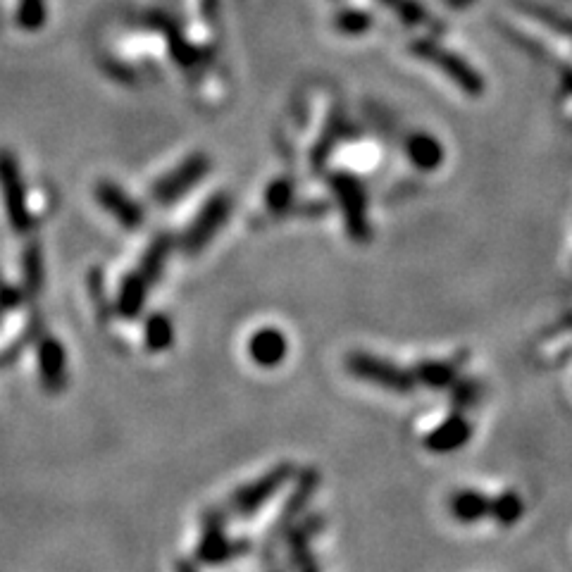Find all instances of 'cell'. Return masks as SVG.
<instances>
[{
  "mask_svg": "<svg viewBox=\"0 0 572 572\" xmlns=\"http://www.w3.org/2000/svg\"><path fill=\"white\" fill-rule=\"evenodd\" d=\"M410 53H413L418 60L427 62V65L437 67L451 84H456L458 89L468 93V96L480 98L484 93L482 74L477 72L468 60H463L458 53L449 51V48H444L441 43L432 39H415L410 43Z\"/></svg>",
  "mask_w": 572,
  "mask_h": 572,
  "instance_id": "obj_1",
  "label": "cell"
},
{
  "mask_svg": "<svg viewBox=\"0 0 572 572\" xmlns=\"http://www.w3.org/2000/svg\"><path fill=\"white\" fill-rule=\"evenodd\" d=\"M346 368L351 370V375H356L360 379H368L370 384H377V387L389 389V391H406L413 389L415 379L410 372L401 370L399 365H394L391 360L370 356V353H351L346 360Z\"/></svg>",
  "mask_w": 572,
  "mask_h": 572,
  "instance_id": "obj_2",
  "label": "cell"
},
{
  "mask_svg": "<svg viewBox=\"0 0 572 572\" xmlns=\"http://www.w3.org/2000/svg\"><path fill=\"white\" fill-rule=\"evenodd\" d=\"M229 210H232V201L225 194H217L205 203V208L196 215V220L191 222V227L182 236V251L186 256H198L215 239L217 232L227 222Z\"/></svg>",
  "mask_w": 572,
  "mask_h": 572,
  "instance_id": "obj_3",
  "label": "cell"
},
{
  "mask_svg": "<svg viewBox=\"0 0 572 572\" xmlns=\"http://www.w3.org/2000/svg\"><path fill=\"white\" fill-rule=\"evenodd\" d=\"M0 186H3L5 208H8V220L15 234H27L31 227V215L27 208V194H24V182L17 170L15 158L8 151L0 153Z\"/></svg>",
  "mask_w": 572,
  "mask_h": 572,
  "instance_id": "obj_4",
  "label": "cell"
},
{
  "mask_svg": "<svg viewBox=\"0 0 572 572\" xmlns=\"http://www.w3.org/2000/svg\"><path fill=\"white\" fill-rule=\"evenodd\" d=\"M291 475H294V468H291V465H277L275 470H270L267 475L260 477V480L246 484L244 489H239L234 494V499H232L234 513L241 515V518L253 515L258 508H263L279 489L284 487Z\"/></svg>",
  "mask_w": 572,
  "mask_h": 572,
  "instance_id": "obj_5",
  "label": "cell"
},
{
  "mask_svg": "<svg viewBox=\"0 0 572 572\" xmlns=\"http://www.w3.org/2000/svg\"><path fill=\"white\" fill-rule=\"evenodd\" d=\"M205 172H208V160H205L203 155H194V158L186 160L182 167H177L172 174H167L165 179H160V182L155 184L153 198L160 205L179 201V198H182L191 186H196L198 182H201V179L205 177Z\"/></svg>",
  "mask_w": 572,
  "mask_h": 572,
  "instance_id": "obj_6",
  "label": "cell"
},
{
  "mask_svg": "<svg viewBox=\"0 0 572 572\" xmlns=\"http://www.w3.org/2000/svg\"><path fill=\"white\" fill-rule=\"evenodd\" d=\"M241 549H244V544L232 542V539L225 537L222 515L210 513L208 518H205L203 537H201V544H198V561L208 563V565H220L239 556Z\"/></svg>",
  "mask_w": 572,
  "mask_h": 572,
  "instance_id": "obj_7",
  "label": "cell"
},
{
  "mask_svg": "<svg viewBox=\"0 0 572 572\" xmlns=\"http://www.w3.org/2000/svg\"><path fill=\"white\" fill-rule=\"evenodd\" d=\"M96 198L124 229H139L143 225V208L124 194L120 186L101 182L96 186Z\"/></svg>",
  "mask_w": 572,
  "mask_h": 572,
  "instance_id": "obj_8",
  "label": "cell"
},
{
  "mask_svg": "<svg viewBox=\"0 0 572 572\" xmlns=\"http://www.w3.org/2000/svg\"><path fill=\"white\" fill-rule=\"evenodd\" d=\"M39 375L48 391H62L67 384L65 348L58 339L43 337L39 341Z\"/></svg>",
  "mask_w": 572,
  "mask_h": 572,
  "instance_id": "obj_9",
  "label": "cell"
},
{
  "mask_svg": "<svg viewBox=\"0 0 572 572\" xmlns=\"http://www.w3.org/2000/svg\"><path fill=\"white\" fill-rule=\"evenodd\" d=\"M248 353H251L253 363L258 368H277V365H282L286 353H289V341H286L279 329H260L248 341Z\"/></svg>",
  "mask_w": 572,
  "mask_h": 572,
  "instance_id": "obj_10",
  "label": "cell"
},
{
  "mask_svg": "<svg viewBox=\"0 0 572 572\" xmlns=\"http://www.w3.org/2000/svg\"><path fill=\"white\" fill-rule=\"evenodd\" d=\"M406 155L408 160L422 172H434L437 167L444 165V143L437 136L427 132H415L406 139Z\"/></svg>",
  "mask_w": 572,
  "mask_h": 572,
  "instance_id": "obj_11",
  "label": "cell"
},
{
  "mask_svg": "<svg viewBox=\"0 0 572 572\" xmlns=\"http://www.w3.org/2000/svg\"><path fill=\"white\" fill-rule=\"evenodd\" d=\"M470 432L472 429L463 415H451V418L441 422L437 429H432V434H429L425 444L427 449L434 453H451L468 444Z\"/></svg>",
  "mask_w": 572,
  "mask_h": 572,
  "instance_id": "obj_12",
  "label": "cell"
},
{
  "mask_svg": "<svg viewBox=\"0 0 572 572\" xmlns=\"http://www.w3.org/2000/svg\"><path fill=\"white\" fill-rule=\"evenodd\" d=\"M334 189H337V196L341 198V205L346 210V220L348 227H351V234L360 236L365 232V198L360 186L348 177H339L334 182Z\"/></svg>",
  "mask_w": 572,
  "mask_h": 572,
  "instance_id": "obj_13",
  "label": "cell"
},
{
  "mask_svg": "<svg viewBox=\"0 0 572 572\" xmlns=\"http://www.w3.org/2000/svg\"><path fill=\"white\" fill-rule=\"evenodd\" d=\"M489 499L475 489H460L451 496L449 508L458 522H480L489 515Z\"/></svg>",
  "mask_w": 572,
  "mask_h": 572,
  "instance_id": "obj_14",
  "label": "cell"
},
{
  "mask_svg": "<svg viewBox=\"0 0 572 572\" xmlns=\"http://www.w3.org/2000/svg\"><path fill=\"white\" fill-rule=\"evenodd\" d=\"M146 291L148 282L143 279L139 272L136 275H127L120 286V294H117V313L127 320L139 317L143 306H146Z\"/></svg>",
  "mask_w": 572,
  "mask_h": 572,
  "instance_id": "obj_15",
  "label": "cell"
},
{
  "mask_svg": "<svg viewBox=\"0 0 572 572\" xmlns=\"http://www.w3.org/2000/svg\"><path fill=\"white\" fill-rule=\"evenodd\" d=\"M170 253H172V239H170V236H167V234L155 236V239L151 241V246H148V251L143 253L139 275L146 279L148 284L158 282V279L163 277Z\"/></svg>",
  "mask_w": 572,
  "mask_h": 572,
  "instance_id": "obj_16",
  "label": "cell"
},
{
  "mask_svg": "<svg viewBox=\"0 0 572 572\" xmlns=\"http://www.w3.org/2000/svg\"><path fill=\"white\" fill-rule=\"evenodd\" d=\"M143 337H146L148 351H153V353L167 351V348H170L172 341H174V327H172V322L167 320L165 315H153V317H148L146 329H143Z\"/></svg>",
  "mask_w": 572,
  "mask_h": 572,
  "instance_id": "obj_17",
  "label": "cell"
},
{
  "mask_svg": "<svg viewBox=\"0 0 572 572\" xmlns=\"http://www.w3.org/2000/svg\"><path fill=\"white\" fill-rule=\"evenodd\" d=\"M24 289L27 294H39L41 286H43V256H41V248L31 244L27 251H24Z\"/></svg>",
  "mask_w": 572,
  "mask_h": 572,
  "instance_id": "obj_18",
  "label": "cell"
},
{
  "mask_svg": "<svg viewBox=\"0 0 572 572\" xmlns=\"http://www.w3.org/2000/svg\"><path fill=\"white\" fill-rule=\"evenodd\" d=\"M379 3L387 5V8L394 12V15H399L408 27H425L429 22L427 10L422 8L418 0H379Z\"/></svg>",
  "mask_w": 572,
  "mask_h": 572,
  "instance_id": "obj_19",
  "label": "cell"
},
{
  "mask_svg": "<svg viewBox=\"0 0 572 572\" xmlns=\"http://www.w3.org/2000/svg\"><path fill=\"white\" fill-rule=\"evenodd\" d=\"M489 515L506 527L515 525L522 515V501L518 494H503L494 503H489Z\"/></svg>",
  "mask_w": 572,
  "mask_h": 572,
  "instance_id": "obj_20",
  "label": "cell"
},
{
  "mask_svg": "<svg viewBox=\"0 0 572 572\" xmlns=\"http://www.w3.org/2000/svg\"><path fill=\"white\" fill-rule=\"evenodd\" d=\"M337 29L341 34H348V36H358V34H365L372 27V15L365 10H344L339 12L337 20Z\"/></svg>",
  "mask_w": 572,
  "mask_h": 572,
  "instance_id": "obj_21",
  "label": "cell"
},
{
  "mask_svg": "<svg viewBox=\"0 0 572 572\" xmlns=\"http://www.w3.org/2000/svg\"><path fill=\"white\" fill-rule=\"evenodd\" d=\"M418 379H422V384H427V387H446V384H451L453 379V368L451 365H444V363H429V365H422L418 370Z\"/></svg>",
  "mask_w": 572,
  "mask_h": 572,
  "instance_id": "obj_22",
  "label": "cell"
},
{
  "mask_svg": "<svg viewBox=\"0 0 572 572\" xmlns=\"http://www.w3.org/2000/svg\"><path fill=\"white\" fill-rule=\"evenodd\" d=\"M291 201V184L289 182H277L272 184V189L267 191V203L272 210H284Z\"/></svg>",
  "mask_w": 572,
  "mask_h": 572,
  "instance_id": "obj_23",
  "label": "cell"
},
{
  "mask_svg": "<svg viewBox=\"0 0 572 572\" xmlns=\"http://www.w3.org/2000/svg\"><path fill=\"white\" fill-rule=\"evenodd\" d=\"M22 24L24 27H36V24H41L43 20V3L41 0H27V3L22 5Z\"/></svg>",
  "mask_w": 572,
  "mask_h": 572,
  "instance_id": "obj_24",
  "label": "cell"
},
{
  "mask_svg": "<svg viewBox=\"0 0 572 572\" xmlns=\"http://www.w3.org/2000/svg\"><path fill=\"white\" fill-rule=\"evenodd\" d=\"M177 572H198V570H196L194 565H191V563H186V561H179V563H177Z\"/></svg>",
  "mask_w": 572,
  "mask_h": 572,
  "instance_id": "obj_25",
  "label": "cell"
}]
</instances>
